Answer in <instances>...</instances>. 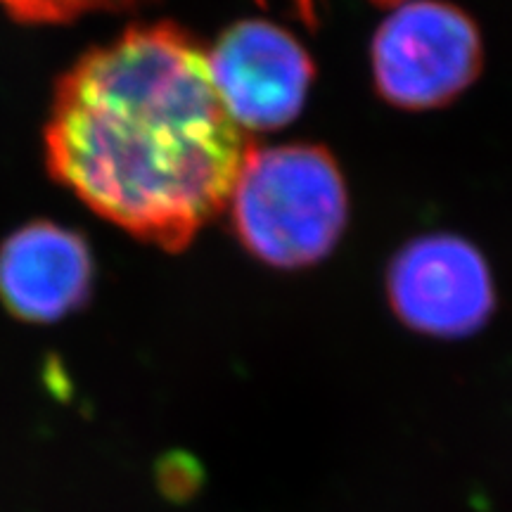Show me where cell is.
<instances>
[{
    "instance_id": "6",
    "label": "cell",
    "mask_w": 512,
    "mask_h": 512,
    "mask_svg": "<svg viewBox=\"0 0 512 512\" xmlns=\"http://www.w3.org/2000/svg\"><path fill=\"white\" fill-rule=\"evenodd\" d=\"M88 242L57 223L22 226L0 245V304L24 323H55L93 290Z\"/></svg>"
},
{
    "instance_id": "4",
    "label": "cell",
    "mask_w": 512,
    "mask_h": 512,
    "mask_svg": "<svg viewBox=\"0 0 512 512\" xmlns=\"http://www.w3.org/2000/svg\"><path fill=\"white\" fill-rule=\"evenodd\" d=\"M387 299L411 330L458 339L489 323L496 287L484 254L470 240L430 233L406 242L389 261Z\"/></svg>"
},
{
    "instance_id": "8",
    "label": "cell",
    "mask_w": 512,
    "mask_h": 512,
    "mask_svg": "<svg viewBox=\"0 0 512 512\" xmlns=\"http://www.w3.org/2000/svg\"><path fill=\"white\" fill-rule=\"evenodd\" d=\"M370 3L380 5V8H399V5L408 3V0H370Z\"/></svg>"
},
{
    "instance_id": "7",
    "label": "cell",
    "mask_w": 512,
    "mask_h": 512,
    "mask_svg": "<svg viewBox=\"0 0 512 512\" xmlns=\"http://www.w3.org/2000/svg\"><path fill=\"white\" fill-rule=\"evenodd\" d=\"M138 0H0V8L24 24H62L102 10H119Z\"/></svg>"
},
{
    "instance_id": "3",
    "label": "cell",
    "mask_w": 512,
    "mask_h": 512,
    "mask_svg": "<svg viewBox=\"0 0 512 512\" xmlns=\"http://www.w3.org/2000/svg\"><path fill=\"white\" fill-rule=\"evenodd\" d=\"M484 48L472 17L446 0H408L375 31V91L406 112L437 110L482 72Z\"/></svg>"
},
{
    "instance_id": "5",
    "label": "cell",
    "mask_w": 512,
    "mask_h": 512,
    "mask_svg": "<svg viewBox=\"0 0 512 512\" xmlns=\"http://www.w3.org/2000/svg\"><path fill=\"white\" fill-rule=\"evenodd\" d=\"M207 67L238 128L275 131L299 117L316 67L302 43L266 19H242L216 38Z\"/></svg>"
},
{
    "instance_id": "1",
    "label": "cell",
    "mask_w": 512,
    "mask_h": 512,
    "mask_svg": "<svg viewBox=\"0 0 512 512\" xmlns=\"http://www.w3.org/2000/svg\"><path fill=\"white\" fill-rule=\"evenodd\" d=\"M48 174L100 219L181 252L228 204L247 143L207 53L174 22L136 24L55 83Z\"/></svg>"
},
{
    "instance_id": "2",
    "label": "cell",
    "mask_w": 512,
    "mask_h": 512,
    "mask_svg": "<svg viewBox=\"0 0 512 512\" xmlns=\"http://www.w3.org/2000/svg\"><path fill=\"white\" fill-rule=\"evenodd\" d=\"M226 207L230 226L254 259L294 271L323 261L342 240L349 192L325 147L247 145Z\"/></svg>"
}]
</instances>
